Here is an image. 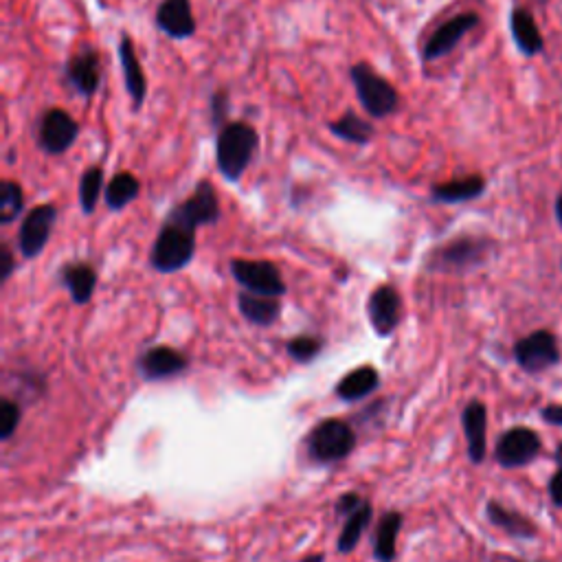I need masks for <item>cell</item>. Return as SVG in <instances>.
Segmentation results:
<instances>
[{
	"mask_svg": "<svg viewBox=\"0 0 562 562\" xmlns=\"http://www.w3.org/2000/svg\"><path fill=\"white\" fill-rule=\"evenodd\" d=\"M541 415L547 424L562 426V404H547Z\"/></svg>",
	"mask_w": 562,
	"mask_h": 562,
	"instance_id": "8d00e7d4",
	"label": "cell"
},
{
	"mask_svg": "<svg viewBox=\"0 0 562 562\" xmlns=\"http://www.w3.org/2000/svg\"><path fill=\"white\" fill-rule=\"evenodd\" d=\"M80 123L62 108L44 110L38 119L36 141L38 148L49 156H62L80 139Z\"/></svg>",
	"mask_w": 562,
	"mask_h": 562,
	"instance_id": "8992f818",
	"label": "cell"
},
{
	"mask_svg": "<svg viewBox=\"0 0 562 562\" xmlns=\"http://www.w3.org/2000/svg\"><path fill=\"white\" fill-rule=\"evenodd\" d=\"M486 516L494 527H499L501 532L510 534L514 538H527V541H530V538H536L538 534V527L527 519L525 514L505 508V505H501L499 501H488Z\"/></svg>",
	"mask_w": 562,
	"mask_h": 562,
	"instance_id": "7402d4cb",
	"label": "cell"
},
{
	"mask_svg": "<svg viewBox=\"0 0 562 562\" xmlns=\"http://www.w3.org/2000/svg\"><path fill=\"white\" fill-rule=\"evenodd\" d=\"M64 82L73 91L84 97L93 99L101 82H104V75H101V55L97 49H84L80 53L71 55L64 64Z\"/></svg>",
	"mask_w": 562,
	"mask_h": 562,
	"instance_id": "4fadbf2b",
	"label": "cell"
},
{
	"mask_svg": "<svg viewBox=\"0 0 562 562\" xmlns=\"http://www.w3.org/2000/svg\"><path fill=\"white\" fill-rule=\"evenodd\" d=\"M356 448V431L343 420H323L308 435V455L317 464H336Z\"/></svg>",
	"mask_w": 562,
	"mask_h": 562,
	"instance_id": "277c9868",
	"label": "cell"
},
{
	"mask_svg": "<svg viewBox=\"0 0 562 562\" xmlns=\"http://www.w3.org/2000/svg\"><path fill=\"white\" fill-rule=\"evenodd\" d=\"M260 150V132L249 121L235 119L218 130L216 165L224 181L240 183Z\"/></svg>",
	"mask_w": 562,
	"mask_h": 562,
	"instance_id": "6da1fadb",
	"label": "cell"
},
{
	"mask_svg": "<svg viewBox=\"0 0 562 562\" xmlns=\"http://www.w3.org/2000/svg\"><path fill=\"white\" fill-rule=\"evenodd\" d=\"M510 33L516 49H519L525 58H536V55L545 51V38L530 9L516 5L510 11Z\"/></svg>",
	"mask_w": 562,
	"mask_h": 562,
	"instance_id": "d6986e66",
	"label": "cell"
},
{
	"mask_svg": "<svg viewBox=\"0 0 562 562\" xmlns=\"http://www.w3.org/2000/svg\"><path fill=\"white\" fill-rule=\"evenodd\" d=\"M101 194H104V170L99 165L86 167L80 178V205L86 216L95 213Z\"/></svg>",
	"mask_w": 562,
	"mask_h": 562,
	"instance_id": "f1b7e54d",
	"label": "cell"
},
{
	"mask_svg": "<svg viewBox=\"0 0 562 562\" xmlns=\"http://www.w3.org/2000/svg\"><path fill=\"white\" fill-rule=\"evenodd\" d=\"M231 273L235 281L249 292L264 297H284L286 284L279 268L266 260H231Z\"/></svg>",
	"mask_w": 562,
	"mask_h": 562,
	"instance_id": "30bf717a",
	"label": "cell"
},
{
	"mask_svg": "<svg viewBox=\"0 0 562 562\" xmlns=\"http://www.w3.org/2000/svg\"><path fill=\"white\" fill-rule=\"evenodd\" d=\"M549 497H552L558 508H562V468H558L552 481H549Z\"/></svg>",
	"mask_w": 562,
	"mask_h": 562,
	"instance_id": "d590c367",
	"label": "cell"
},
{
	"mask_svg": "<svg viewBox=\"0 0 562 562\" xmlns=\"http://www.w3.org/2000/svg\"><path fill=\"white\" fill-rule=\"evenodd\" d=\"M404 516L400 512H387L382 516L374 536V558L378 562H391L398 552V534L402 530Z\"/></svg>",
	"mask_w": 562,
	"mask_h": 562,
	"instance_id": "4316f807",
	"label": "cell"
},
{
	"mask_svg": "<svg viewBox=\"0 0 562 562\" xmlns=\"http://www.w3.org/2000/svg\"><path fill=\"white\" fill-rule=\"evenodd\" d=\"M323 350V341L317 336H295L286 343V352L297 363H310Z\"/></svg>",
	"mask_w": 562,
	"mask_h": 562,
	"instance_id": "4dcf8cb0",
	"label": "cell"
},
{
	"mask_svg": "<svg viewBox=\"0 0 562 562\" xmlns=\"http://www.w3.org/2000/svg\"><path fill=\"white\" fill-rule=\"evenodd\" d=\"M372 516H374V508L367 499H363L358 508H354L350 514L345 516V525L341 530L339 543H336L339 554H352L354 552L358 543H361V538L369 527V523H372Z\"/></svg>",
	"mask_w": 562,
	"mask_h": 562,
	"instance_id": "484cf974",
	"label": "cell"
},
{
	"mask_svg": "<svg viewBox=\"0 0 562 562\" xmlns=\"http://www.w3.org/2000/svg\"><path fill=\"white\" fill-rule=\"evenodd\" d=\"M512 562H519V560H512Z\"/></svg>",
	"mask_w": 562,
	"mask_h": 562,
	"instance_id": "60d3db41",
	"label": "cell"
},
{
	"mask_svg": "<svg viewBox=\"0 0 562 562\" xmlns=\"http://www.w3.org/2000/svg\"><path fill=\"white\" fill-rule=\"evenodd\" d=\"M187 367H189L187 356L167 345L150 347V350L141 354V358H139V372L145 380H150V382L174 378L178 374H183Z\"/></svg>",
	"mask_w": 562,
	"mask_h": 562,
	"instance_id": "e0dca14e",
	"label": "cell"
},
{
	"mask_svg": "<svg viewBox=\"0 0 562 562\" xmlns=\"http://www.w3.org/2000/svg\"><path fill=\"white\" fill-rule=\"evenodd\" d=\"M486 187L488 183L481 174H468L446 183H435L431 187V200L440 202V205H462V202L481 198Z\"/></svg>",
	"mask_w": 562,
	"mask_h": 562,
	"instance_id": "ffe728a7",
	"label": "cell"
},
{
	"mask_svg": "<svg viewBox=\"0 0 562 562\" xmlns=\"http://www.w3.org/2000/svg\"><path fill=\"white\" fill-rule=\"evenodd\" d=\"M209 115H211V126L216 130H220L222 126H227L229 115H231V95H229V91L220 88V91L211 93Z\"/></svg>",
	"mask_w": 562,
	"mask_h": 562,
	"instance_id": "1f68e13d",
	"label": "cell"
},
{
	"mask_svg": "<svg viewBox=\"0 0 562 562\" xmlns=\"http://www.w3.org/2000/svg\"><path fill=\"white\" fill-rule=\"evenodd\" d=\"M492 242L479 235H459V238L440 246L431 257V266L437 271H470L488 260Z\"/></svg>",
	"mask_w": 562,
	"mask_h": 562,
	"instance_id": "5b68a950",
	"label": "cell"
},
{
	"mask_svg": "<svg viewBox=\"0 0 562 562\" xmlns=\"http://www.w3.org/2000/svg\"><path fill=\"white\" fill-rule=\"evenodd\" d=\"M55 220H58V207L51 205V202L33 207L22 218L18 229V251L25 260H33L44 251V246L51 240Z\"/></svg>",
	"mask_w": 562,
	"mask_h": 562,
	"instance_id": "7c38bea8",
	"label": "cell"
},
{
	"mask_svg": "<svg viewBox=\"0 0 562 562\" xmlns=\"http://www.w3.org/2000/svg\"><path fill=\"white\" fill-rule=\"evenodd\" d=\"M141 196V181L132 172H117L106 185V207L110 211H123Z\"/></svg>",
	"mask_w": 562,
	"mask_h": 562,
	"instance_id": "83f0119b",
	"label": "cell"
},
{
	"mask_svg": "<svg viewBox=\"0 0 562 562\" xmlns=\"http://www.w3.org/2000/svg\"><path fill=\"white\" fill-rule=\"evenodd\" d=\"M238 306H240L242 317L246 321H251L253 325H260V328H268V325H273L281 314V306H279L277 297L255 295V292H249V290L240 292Z\"/></svg>",
	"mask_w": 562,
	"mask_h": 562,
	"instance_id": "603a6c76",
	"label": "cell"
},
{
	"mask_svg": "<svg viewBox=\"0 0 562 562\" xmlns=\"http://www.w3.org/2000/svg\"><path fill=\"white\" fill-rule=\"evenodd\" d=\"M0 260H3V264H0V281H7L16 268L14 253L9 251L7 244H0Z\"/></svg>",
	"mask_w": 562,
	"mask_h": 562,
	"instance_id": "e575fe53",
	"label": "cell"
},
{
	"mask_svg": "<svg viewBox=\"0 0 562 562\" xmlns=\"http://www.w3.org/2000/svg\"><path fill=\"white\" fill-rule=\"evenodd\" d=\"M20 424V407L14 400L0 402V440L9 442Z\"/></svg>",
	"mask_w": 562,
	"mask_h": 562,
	"instance_id": "d6a6232c",
	"label": "cell"
},
{
	"mask_svg": "<svg viewBox=\"0 0 562 562\" xmlns=\"http://www.w3.org/2000/svg\"><path fill=\"white\" fill-rule=\"evenodd\" d=\"M350 80L356 91L358 104L369 115V119L380 121L391 117L400 108V93L387 77L376 73L369 62H356L350 66Z\"/></svg>",
	"mask_w": 562,
	"mask_h": 562,
	"instance_id": "3957f363",
	"label": "cell"
},
{
	"mask_svg": "<svg viewBox=\"0 0 562 562\" xmlns=\"http://www.w3.org/2000/svg\"><path fill=\"white\" fill-rule=\"evenodd\" d=\"M330 132L341 141L354 145H367L376 137V126L369 119H363L358 112L345 110L339 119L330 121Z\"/></svg>",
	"mask_w": 562,
	"mask_h": 562,
	"instance_id": "d4e9b609",
	"label": "cell"
},
{
	"mask_svg": "<svg viewBox=\"0 0 562 562\" xmlns=\"http://www.w3.org/2000/svg\"><path fill=\"white\" fill-rule=\"evenodd\" d=\"M541 448V437L530 426H512L499 437L494 459L503 468H523L541 455Z\"/></svg>",
	"mask_w": 562,
	"mask_h": 562,
	"instance_id": "8fae6325",
	"label": "cell"
},
{
	"mask_svg": "<svg viewBox=\"0 0 562 562\" xmlns=\"http://www.w3.org/2000/svg\"><path fill=\"white\" fill-rule=\"evenodd\" d=\"M154 22L172 40H189L198 31L191 0H163L156 7Z\"/></svg>",
	"mask_w": 562,
	"mask_h": 562,
	"instance_id": "9a60e30c",
	"label": "cell"
},
{
	"mask_svg": "<svg viewBox=\"0 0 562 562\" xmlns=\"http://www.w3.org/2000/svg\"><path fill=\"white\" fill-rule=\"evenodd\" d=\"M556 464L562 468V442H560L558 448H556Z\"/></svg>",
	"mask_w": 562,
	"mask_h": 562,
	"instance_id": "ab89813d",
	"label": "cell"
},
{
	"mask_svg": "<svg viewBox=\"0 0 562 562\" xmlns=\"http://www.w3.org/2000/svg\"><path fill=\"white\" fill-rule=\"evenodd\" d=\"M514 361L527 374H541L545 369L558 365L560 345L556 334L549 330H536L523 336L514 345Z\"/></svg>",
	"mask_w": 562,
	"mask_h": 562,
	"instance_id": "ba28073f",
	"label": "cell"
},
{
	"mask_svg": "<svg viewBox=\"0 0 562 562\" xmlns=\"http://www.w3.org/2000/svg\"><path fill=\"white\" fill-rule=\"evenodd\" d=\"M378 385H380V376L376 369L372 365H363L347 374L339 385H336L334 393L343 402H356V400L372 396V393L378 389Z\"/></svg>",
	"mask_w": 562,
	"mask_h": 562,
	"instance_id": "cb8c5ba5",
	"label": "cell"
},
{
	"mask_svg": "<svg viewBox=\"0 0 562 562\" xmlns=\"http://www.w3.org/2000/svg\"><path fill=\"white\" fill-rule=\"evenodd\" d=\"M361 501H363V497H361V494H356V492L343 494V497L336 501V514L347 516L354 508H358V505H361Z\"/></svg>",
	"mask_w": 562,
	"mask_h": 562,
	"instance_id": "836d02e7",
	"label": "cell"
},
{
	"mask_svg": "<svg viewBox=\"0 0 562 562\" xmlns=\"http://www.w3.org/2000/svg\"><path fill=\"white\" fill-rule=\"evenodd\" d=\"M25 211V191L16 181H3L0 183V224L16 222L20 213Z\"/></svg>",
	"mask_w": 562,
	"mask_h": 562,
	"instance_id": "f546056e",
	"label": "cell"
},
{
	"mask_svg": "<svg viewBox=\"0 0 562 562\" xmlns=\"http://www.w3.org/2000/svg\"><path fill=\"white\" fill-rule=\"evenodd\" d=\"M301 562H325V556L323 554H310L308 558H303Z\"/></svg>",
	"mask_w": 562,
	"mask_h": 562,
	"instance_id": "f35d334b",
	"label": "cell"
},
{
	"mask_svg": "<svg viewBox=\"0 0 562 562\" xmlns=\"http://www.w3.org/2000/svg\"><path fill=\"white\" fill-rule=\"evenodd\" d=\"M554 216H556V220H558V224L562 227V194L556 198V202H554Z\"/></svg>",
	"mask_w": 562,
	"mask_h": 562,
	"instance_id": "74e56055",
	"label": "cell"
},
{
	"mask_svg": "<svg viewBox=\"0 0 562 562\" xmlns=\"http://www.w3.org/2000/svg\"><path fill=\"white\" fill-rule=\"evenodd\" d=\"M167 216L187 224L191 229H200V227H211L216 224L222 216L220 209V198L218 191L213 187L211 181H198V185L194 187V191L181 202V205L172 207V211Z\"/></svg>",
	"mask_w": 562,
	"mask_h": 562,
	"instance_id": "52a82bcc",
	"label": "cell"
},
{
	"mask_svg": "<svg viewBox=\"0 0 562 562\" xmlns=\"http://www.w3.org/2000/svg\"><path fill=\"white\" fill-rule=\"evenodd\" d=\"M60 281L64 288L69 290L73 303L77 306H86L93 299V292L97 286V273L91 264L86 262H69L62 266Z\"/></svg>",
	"mask_w": 562,
	"mask_h": 562,
	"instance_id": "44dd1931",
	"label": "cell"
},
{
	"mask_svg": "<svg viewBox=\"0 0 562 562\" xmlns=\"http://www.w3.org/2000/svg\"><path fill=\"white\" fill-rule=\"evenodd\" d=\"M367 317L378 336H389L402 319V299L393 286H378L367 301Z\"/></svg>",
	"mask_w": 562,
	"mask_h": 562,
	"instance_id": "2e32d148",
	"label": "cell"
},
{
	"mask_svg": "<svg viewBox=\"0 0 562 562\" xmlns=\"http://www.w3.org/2000/svg\"><path fill=\"white\" fill-rule=\"evenodd\" d=\"M117 55L123 73V84H126V93L132 101L134 112H139L145 104V99H148V77H145V71L137 55V49H134L130 33L126 31L119 36Z\"/></svg>",
	"mask_w": 562,
	"mask_h": 562,
	"instance_id": "5bb4252c",
	"label": "cell"
},
{
	"mask_svg": "<svg viewBox=\"0 0 562 562\" xmlns=\"http://www.w3.org/2000/svg\"><path fill=\"white\" fill-rule=\"evenodd\" d=\"M196 255V229L165 216L152 244L150 264L156 273L170 275L183 271Z\"/></svg>",
	"mask_w": 562,
	"mask_h": 562,
	"instance_id": "7a4b0ae2",
	"label": "cell"
},
{
	"mask_svg": "<svg viewBox=\"0 0 562 562\" xmlns=\"http://www.w3.org/2000/svg\"><path fill=\"white\" fill-rule=\"evenodd\" d=\"M479 22L481 18L479 14H475V11H464V14H457L442 22V25L431 33L429 40L424 42L422 62L429 64L451 55L457 49V44L462 42L472 29L479 27Z\"/></svg>",
	"mask_w": 562,
	"mask_h": 562,
	"instance_id": "9c48e42d",
	"label": "cell"
},
{
	"mask_svg": "<svg viewBox=\"0 0 562 562\" xmlns=\"http://www.w3.org/2000/svg\"><path fill=\"white\" fill-rule=\"evenodd\" d=\"M462 426L468 444V457L472 464H483L488 453V409L479 400L466 404L462 413Z\"/></svg>",
	"mask_w": 562,
	"mask_h": 562,
	"instance_id": "ac0fdd59",
	"label": "cell"
}]
</instances>
